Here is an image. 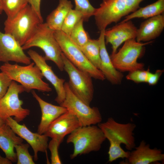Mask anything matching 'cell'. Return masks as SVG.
I'll use <instances>...</instances> for the list:
<instances>
[{
  "label": "cell",
  "mask_w": 164,
  "mask_h": 164,
  "mask_svg": "<svg viewBox=\"0 0 164 164\" xmlns=\"http://www.w3.org/2000/svg\"><path fill=\"white\" fill-rule=\"evenodd\" d=\"M75 9L80 12L83 16L84 21H87L89 18L94 16L96 8L91 4L89 0H74Z\"/></svg>",
  "instance_id": "29"
},
{
  "label": "cell",
  "mask_w": 164,
  "mask_h": 164,
  "mask_svg": "<svg viewBox=\"0 0 164 164\" xmlns=\"http://www.w3.org/2000/svg\"><path fill=\"white\" fill-rule=\"evenodd\" d=\"M143 0H103L94 15L98 29L105 30L108 25L135 11Z\"/></svg>",
  "instance_id": "4"
},
{
  "label": "cell",
  "mask_w": 164,
  "mask_h": 164,
  "mask_svg": "<svg viewBox=\"0 0 164 164\" xmlns=\"http://www.w3.org/2000/svg\"><path fill=\"white\" fill-rule=\"evenodd\" d=\"M137 30V28L131 20L120 22L110 29L105 30V42L111 45V54L116 53L118 47L126 41L135 38Z\"/></svg>",
  "instance_id": "16"
},
{
  "label": "cell",
  "mask_w": 164,
  "mask_h": 164,
  "mask_svg": "<svg viewBox=\"0 0 164 164\" xmlns=\"http://www.w3.org/2000/svg\"><path fill=\"white\" fill-rule=\"evenodd\" d=\"M5 123V121L0 117V128Z\"/></svg>",
  "instance_id": "36"
},
{
  "label": "cell",
  "mask_w": 164,
  "mask_h": 164,
  "mask_svg": "<svg viewBox=\"0 0 164 164\" xmlns=\"http://www.w3.org/2000/svg\"><path fill=\"white\" fill-rule=\"evenodd\" d=\"M84 21L82 18L77 23L69 36L72 41L79 47L84 45L90 39L84 28Z\"/></svg>",
  "instance_id": "26"
},
{
  "label": "cell",
  "mask_w": 164,
  "mask_h": 164,
  "mask_svg": "<svg viewBox=\"0 0 164 164\" xmlns=\"http://www.w3.org/2000/svg\"><path fill=\"white\" fill-rule=\"evenodd\" d=\"M3 11L7 18H14L28 4V0H1Z\"/></svg>",
  "instance_id": "25"
},
{
  "label": "cell",
  "mask_w": 164,
  "mask_h": 164,
  "mask_svg": "<svg viewBox=\"0 0 164 164\" xmlns=\"http://www.w3.org/2000/svg\"><path fill=\"white\" fill-rule=\"evenodd\" d=\"M26 92V88L21 84L12 80L8 90L0 99V117L5 121L9 117H13L18 122L22 121L30 114V111L22 107V100L19 95Z\"/></svg>",
  "instance_id": "11"
},
{
  "label": "cell",
  "mask_w": 164,
  "mask_h": 164,
  "mask_svg": "<svg viewBox=\"0 0 164 164\" xmlns=\"http://www.w3.org/2000/svg\"><path fill=\"white\" fill-rule=\"evenodd\" d=\"M31 59L24 53L22 46L11 35L0 30V61H13L28 65Z\"/></svg>",
  "instance_id": "13"
},
{
  "label": "cell",
  "mask_w": 164,
  "mask_h": 164,
  "mask_svg": "<svg viewBox=\"0 0 164 164\" xmlns=\"http://www.w3.org/2000/svg\"><path fill=\"white\" fill-rule=\"evenodd\" d=\"M54 35L62 53L73 65L93 78L101 81L105 79L101 70L89 61L69 36L61 30L54 31Z\"/></svg>",
  "instance_id": "7"
},
{
  "label": "cell",
  "mask_w": 164,
  "mask_h": 164,
  "mask_svg": "<svg viewBox=\"0 0 164 164\" xmlns=\"http://www.w3.org/2000/svg\"><path fill=\"white\" fill-rule=\"evenodd\" d=\"M79 48L89 61L95 67L99 69L101 59L99 39H90L86 44Z\"/></svg>",
  "instance_id": "24"
},
{
  "label": "cell",
  "mask_w": 164,
  "mask_h": 164,
  "mask_svg": "<svg viewBox=\"0 0 164 164\" xmlns=\"http://www.w3.org/2000/svg\"><path fill=\"white\" fill-rule=\"evenodd\" d=\"M23 139L17 135L5 123L0 128V148L6 157L12 163L17 162L15 146L23 142Z\"/></svg>",
  "instance_id": "21"
},
{
  "label": "cell",
  "mask_w": 164,
  "mask_h": 164,
  "mask_svg": "<svg viewBox=\"0 0 164 164\" xmlns=\"http://www.w3.org/2000/svg\"><path fill=\"white\" fill-rule=\"evenodd\" d=\"M65 98L60 104L73 114L81 126L95 125L101 122L102 117L99 109L91 107L77 97L71 90L67 82H65Z\"/></svg>",
  "instance_id": "10"
},
{
  "label": "cell",
  "mask_w": 164,
  "mask_h": 164,
  "mask_svg": "<svg viewBox=\"0 0 164 164\" xmlns=\"http://www.w3.org/2000/svg\"><path fill=\"white\" fill-rule=\"evenodd\" d=\"M80 126L77 117L67 111L51 124L44 134L61 143L66 135Z\"/></svg>",
  "instance_id": "15"
},
{
  "label": "cell",
  "mask_w": 164,
  "mask_h": 164,
  "mask_svg": "<svg viewBox=\"0 0 164 164\" xmlns=\"http://www.w3.org/2000/svg\"><path fill=\"white\" fill-rule=\"evenodd\" d=\"M106 139L97 126L80 127L69 134L67 139V142L72 143L74 147L70 158L73 159L79 155L99 151Z\"/></svg>",
  "instance_id": "5"
},
{
  "label": "cell",
  "mask_w": 164,
  "mask_h": 164,
  "mask_svg": "<svg viewBox=\"0 0 164 164\" xmlns=\"http://www.w3.org/2000/svg\"><path fill=\"white\" fill-rule=\"evenodd\" d=\"M5 121L17 135L25 140L31 146L34 152V161L38 160L39 152L46 151L49 140L47 136L32 132L24 124H19L12 117L7 118Z\"/></svg>",
  "instance_id": "12"
},
{
  "label": "cell",
  "mask_w": 164,
  "mask_h": 164,
  "mask_svg": "<svg viewBox=\"0 0 164 164\" xmlns=\"http://www.w3.org/2000/svg\"><path fill=\"white\" fill-rule=\"evenodd\" d=\"M164 12V0H158L145 7L139 8L136 10L125 17L121 22L130 20L135 18L148 19L162 14Z\"/></svg>",
  "instance_id": "23"
},
{
  "label": "cell",
  "mask_w": 164,
  "mask_h": 164,
  "mask_svg": "<svg viewBox=\"0 0 164 164\" xmlns=\"http://www.w3.org/2000/svg\"><path fill=\"white\" fill-rule=\"evenodd\" d=\"M3 11L1 0H0V14H1Z\"/></svg>",
  "instance_id": "37"
},
{
  "label": "cell",
  "mask_w": 164,
  "mask_h": 164,
  "mask_svg": "<svg viewBox=\"0 0 164 164\" xmlns=\"http://www.w3.org/2000/svg\"><path fill=\"white\" fill-rule=\"evenodd\" d=\"M82 18H83V16L80 12L72 9L65 18L61 30L70 36L75 25Z\"/></svg>",
  "instance_id": "27"
},
{
  "label": "cell",
  "mask_w": 164,
  "mask_h": 164,
  "mask_svg": "<svg viewBox=\"0 0 164 164\" xmlns=\"http://www.w3.org/2000/svg\"><path fill=\"white\" fill-rule=\"evenodd\" d=\"M42 22H43L36 12L28 4L13 18H7L4 23L5 33L13 36L22 46Z\"/></svg>",
  "instance_id": "6"
},
{
  "label": "cell",
  "mask_w": 164,
  "mask_h": 164,
  "mask_svg": "<svg viewBox=\"0 0 164 164\" xmlns=\"http://www.w3.org/2000/svg\"><path fill=\"white\" fill-rule=\"evenodd\" d=\"M51 139L48 146L51 153V164H62L58 153V149L61 143L56 139Z\"/></svg>",
  "instance_id": "30"
},
{
  "label": "cell",
  "mask_w": 164,
  "mask_h": 164,
  "mask_svg": "<svg viewBox=\"0 0 164 164\" xmlns=\"http://www.w3.org/2000/svg\"><path fill=\"white\" fill-rule=\"evenodd\" d=\"M64 70L67 73L69 87L73 94L88 105L93 98L94 89L92 78L88 74L73 65L62 53Z\"/></svg>",
  "instance_id": "9"
},
{
  "label": "cell",
  "mask_w": 164,
  "mask_h": 164,
  "mask_svg": "<svg viewBox=\"0 0 164 164\" xmlns=\"http://www.w3.org/2000/svg\"><path fill=\"white\" fill-rule=\"evenodd\" d=\"M135 149L130 152L127 159L130 164H149L162 161L164 160V154L162 150L157 148L151 149L150 145L142 140Z\"/></svg>",
  "instance_id": "18"
},
{
  "label": "cell",
  "mask_w": 164,
  "mask_h": 164,
  "mask_svg": "<svg viewBox=\"0 0 164 164\" xmlns=\"http://www.w3.org/2000/svg\"><path fill=\"white\" fill-rule=\"evenodd\" d=\"M164 72L163 70L158 69L154 73L150 72L147 70L146 83L150 85H154L157 84Z\"/></svg>",
  "instance_id": "33"
},
{
  "label": "cell",
  "mask_w": 164,
  "mask_h": 164,
  "mask_svg": "<svg viewBox=\"0 0 164 164\" xmlns=\"http://www.w3.org/2000/svg\"><path fill=\"white\" fill-rule=\"evenodd\" d=\"M97 126L110 143L108 162L119 158L128 159L130 151L135 146L133 131L136 125L132 123H120L110 117L105 122L98 124Z\"/></svg>",
  "instance_id": "1"
},
{
  "label": "cell",
  "mask_w": 164,
  "mask_h": 164,
  "mask_svg": "<svg viewBox=\"0 0 164 164\" xmlns=\"http://www.w3.org/2000/svg\"><path fill=\"white\" fill-rule=\"evenodd\" d=\"M32 93L38 103L42 113L41 120L38 127L37 132L43 134L54 120L67 110L62 106L54 105L44 101L34 90L32 91Z\"/></svg>",
  "instance_id": "19"
},
{
  "label": "cell",
  "mask_w": 164,
  "mask_h": 164,
  "mask_svg": "<svg viewBox=\"0 0 164 164\" xmlns=\"http://www.w3.org/2000/svg\"><path fill=\"white\" fill-rule=\"evenodd\" d=\"M105 30L100 31L98 39L100 43L101 65L99 70L110 83L113 85H120L123 75L114 67L107 50L104 36Z\"/></svg>",
  "instance_id": "17"
},
{
  "label": "cell",
  "mask_w": 164,
  "mask_h": 164,
  "mask_svg": "<svg viewBox=\"0 0 164 164\" xmlns=\"http://www.w3.org/2000/svg\"><path fill=\"white\" fill-rule=\"evenodd\" d=\"M27 53L31 59L40 69L43 77L49 81L54 88L57 94L55 101L59 104H60L65 97L64 87L65 80L59 78L55 73L52 67L47 63L44 56L32 50H29Z\"/></svg>",
  "instance_id": "14"
},
{
  "label": "cell",
  "mask_w": 164,
  "mask_h": 164,
  "mask_svg": "<svg viewBox=\"0 0 164 164\" xmlns=\"http://www.w3.org/2000/svg\"><path fill=\"white\" fill-rule=\"evenodd\" d=\"M164 29V15L161 14L148 18L137 29L136 41L149 42L158 37Z\"/></svg>",
  "instance_id": "20"
},
{
  "label": "cell",
  "mask_w": 164,
  "mask_h": 164,
  "mask_svg": "<svg viewBox=\"0 0 164 164\" xmlns=\"http://www.w3.org/2000/svg\"><path fill=\"white\" fill-rule=\"evenodd\" d=\"M152 42H138L135 38L126 41L118 52L110 56L114 67L121 72L143 69L144 64L138 62L137 60L142 54L144 46Z\"/></svg>",
  "instance_id": "8"
},
{
  "label": "cell",
  "mask_w": 164,
  "mask_h": 164,
  "mask_svg": "<svg viewBox=\"0 0 164 164\" xmlns=\"http://www.w3.org/2000/svg\"><path fill=\"white\" fill-rule=\"evenodd\" d=\"M28 3L36 12L40 20L43 22L40 11L41 0H28Z\"/></svg>",
  "instance_id": "34"
},
{
  "label": "cell",
  "mask_w": 164,
  "mask_h": 164,
  "mask_svg": "<svg viewBox=\"0 0 164 164\" xmlns=\"http://www.w3.org/2000/svg\"><path fill=\"white\" fill-rule=\"evenodd\" d=\"M147 70L139 69L130 72L126 76V79L136 83H146Z\"/></svg>",
  "instance_id": "31"
},
{
  "label": "cell",
  "mask_w": 164,
  "mask_h": 164,
  "mask_svg": "<svg viewBox=\"0 0 164 164\" xmlns=\"http://www.w3.org/2000/svg\"><path fill=\"white\" fill-rule=\"evenodd\" d=\"M73 5L68 0H59L57 7L47 17L48 26L54 31L61 30L64 20Z\"/></svg>",
  "instance_id": "22"
},
{
  "label": "cell",
  "mask_w": 164,
  "mask_h": 164,
  "mask_svg": "<svg viewBox=\"0 0 164 164\" xmlns=\"http://www.w3.org/2000/svg\"><path fill=\"white\" fill-rule=\"evenodd\" d=\"M12 81L5 73L0 72V99L5 94Z\"/></svg>",
  "instance_id": "32"
},
{
  "label": "cell",
  "mask_w": 164,
  "mask_h": 164,
  "mask_svg": "<svg viewBox=\"0 0 164 164\" xmlns=\"http://www.w3.org/2000/svg\"><path fill=\"white\" fill-rule=\"evenodd\" d=\"M29 145L28 143H22L17 145L15 146L17 156V164H34L33 156L29 151Z\"/></svg>",
  "instance_id": "28"
},
{
  "label": "cell",
  "mask_w": 164,
  "mask_h": 164,
  "mask_svg": "<svg viewBox=\"0 0 164 164\" xmlns=\"http://www.w3.org/2000/svg\"><path fill=\"white\" fill-rule=\"evenodd\" d=\"M54 31L46 23H40L22 48L23 50L33 47L40 48L45 53V60L53 62L59 70L63 71L62 52L54 36Z\"/></svg>",
  "instance_id": "2"
},
{
  "label": "cell",
  "mask_w": 164,
  "mask_h": 164,
  "mask_svg": "<svg viewBox=\"0 0 164 164\" xmlns=\"http://www.w3.org/2000/svg\"><path fill=\"white\" fill-rule=\"evenodd\" d=\"M0 70L12 80L19 83L27 92L34 89L43 92L52 91L49 84L43 80L41 71L34 62L24 66L4 63L0 67Z\"/></svg>",
  "instance_id": "3"
},
{
  "label": "cell",
  "mask_w": 164,
  "mask_h": 164,
  "mask_svg": "<svg viewBox=\"0 0 164 164\" xmlns=\"http://www.w3.org/2000/svg\"><path fill=\"white\" fill-rule=\"evenodd\" d=\"M12 162L6 157H4L0 155V164H12Z\"/></svg>",
  "instance_id": "35"
}]
</instances>
